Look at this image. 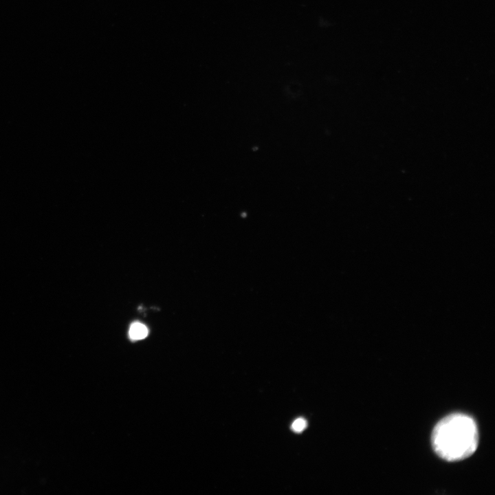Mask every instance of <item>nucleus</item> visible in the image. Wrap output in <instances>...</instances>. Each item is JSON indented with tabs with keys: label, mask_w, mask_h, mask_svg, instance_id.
Masks as SVG:
<instances>
[{
	"label": "nucleus",
	"mask_w": 495,
	"mask_h": 495,
	"mask_svg": "<svg viewBox=\"0 0 495 495\" xmlns=\"http://www.w3.org/2000/svg\"><path fill=\"white\" fill-rule=\"evenodd\" d=\"M148 333V328L144 324L139 322H135L131 325L129 335L131 340H138L146 338Z\"/></svg>",
	"instance_id": "f03ea898"
},
{
	"label": "nucleus",
	"mask_w": 495,
	"mask_h": 495,
	"mask_svg": "<svg viewBox=\"0 0 495 495\" xmlns=\"http://www.w3.org/2000/svg\"><path fill=\"white\" fill-rule=\"evenodd\" d=\"M306 426L307 421L302 418H299L292 423V429L296 432H300L306 428Z\"/></svg>",
	"instance_id": "7ed1b4c3"
},
{
	"label": "nucleus",
	"mask_w": 495,
	"mask_h": 495,
	"mask_svg": "<svg viewBox=\"0 0 495 495\" xmlns=\"http://www.w3.org/2000/svg\"><path fill=\"white\" fill-rule=\"evenodd\" d=\"M478 428L470 416L454 413L442 419L432 434V445L435 452L448 461L463 460L476 450Z\"/></svg>",
	"instance_id": "f257e3e1"
}]
</instances>
